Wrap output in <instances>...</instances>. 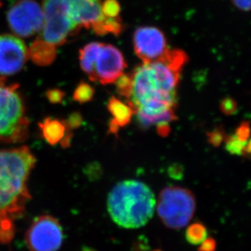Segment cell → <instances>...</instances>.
<instances>
[{
    "label": "cell",
    "instance_id": "6da1fadb",
    "mask_svg": "<svg viewBox=\"0 0 251 251\" xmlns=\"http://www.w3.org/2000/svg\"><path fill=\"white\" fill-rule=\"evenodd\" d=\"M36 161L28 147L0 150V222H14L24 216L31 199L28 178Z\"/></svg>",
    "mask_w": 251,
    "mask_h": 251
},
{
    "label": "cell",
    "instance_id": "7a4b0ae2",
    "mask_svg": "<svg viewBox=\"0 0 251 251\" xmlns=\"http://www.w3.org/2000/svg\"><path fill=\"white\" fill-rule=\"evenodd\" d=\"M156 205L151 189L137 180L119 182L108 195L107 210L112 221L125 228H139L149 222Z\"/></svg>",
    "mask_w": 251,
    "mask_h": 251
},
{
    "label": "cell",
    "instance_id": "3957f363",
    "mask_svg": "<svg viewBox=\"0 0 251 251\" xmlns=\"http://www.w3.org/2000/svg\"><path fill=\"white\" fill-rule=\"evenodd\" d=\"M17 84L0 77V142L20 143L28 138L29 121Z\"/></svg>",
    "mask_w": 251,
    "mask_h": 251
},
{
    "label": "cell",
    "instance_id": "277c9868",
    "mask_svg": "<svg viewBox=\"0 0 251 251\" xmlns=\"http://www.w3.org/2000/svg\"><path fill=\"white\" fill-rule=\"evenodd\" d=\"M196 210V199L190 190L168 186L161 190L157 211L162 222L172 229H180L190 223Z\"/></svg>",
    "mask_w": 251,
    "mask_h": 251
},
{
    "label": "cell",
    "instance_id": "5b68a950",
    "mask_svg": "<svg viewBox=\"0 0 251 251\" xmlns=\"http://www.w3.org/2000/svg\"><path fill=\"white\" fill-rule=\"evenodd\" d=\"M44 25L41 39L61 46L80 29L74 23L69 0H43Z\"/></svg>",
    "mask_w": 251,
    "mask_h": 251
},
{
    "label": "cell",
    "instance_id": "8992f818",
    "mask_svg": "<svg viewBox=\"0 0 251 251\" xmlns=\"http://www.w3.org/2000/svg\"><path fill=\"white\" fill-rule=\"evenodd\" d=\"M64 241L61 225L53 216L34 219L25 233V243L30 251H57Z\"/></svg>",
    "mask_w": 251,
    "mask_h": 251
},
{
    "label": "cell",
    "instance_id": "52a82bcc",
    "mask_svg": "<svg viewBox=\"0 0 251 251\" xmlns=\"http://www.w3.org/2000/svg\"><path fill=\"white\" fill-rule=\"evenodd\" d=\"M7 21L15 34L29 38L43 29L44 15L40 5L34 0H21L8 10Z\"/></svg>",
    "mask_w": 251,
    "mask_h": 251
},
{
    "label": "cell",
    "instance_id": "ba28073f",
    "mask_svg": "<svg viewBox=\"0 0 251 251\" xmlns=\"http://www.w3.org/2000/svg\"><path fill=\"white\" fill-rule=\"evenodd\" d=\"M127 64L122 53L110 44L101 43L93 64V74L90 81L108 85L123 74Z\"/></svg>",
    "mask_w": 251,
    "mask_h": 251
},
{
    "label": "cell",
    "instance_id": "9c48e42d",
    "mask_svg": "<svg viewBox=\"0 0 251 251\" xmlns=\"http://www.w3.org/2000/svg\"><path fill=\"white\" fill-rule=\"evenodd\" d=\"M133 48L142 64H150L163 59L168 52L166 38L155 27H139L133 34Z\"/></svg>",
    "mask_w": 251,
    "mask_h": 251
},
{
    "label": "cell",
    "instance_id": "30bf717a",
    "mask_svg": "<svg viewBox=\"0 0 251 251\" xmlns=\"http://www.w3.org/2000/svg\"><path fill=\"white\" fill-rule=\"evenodd\" d=\"M28 57V49L22 39L11 34L0 36V76L22 71Z\"/></svg>",
    "mask_w": 251,
    "mask_h": 251
},
{
    "label": "cell",
    "instance_id": "8fae6325",
    "mask_svg": "<svg viewBox=\"0 0 251 251\" xmlns=\"http://www.w3.org/2000/svg\"><path fill=\"white\" fill-rule=\"evenodd\" d=\"M39 128L43 138L51 146L61 143L65 136L72 132V129L67 125L66 121L50 117H48L42 121L39 124Z\"/></svg>",
    "mask_w": 251,
    "mask_h": 251
},
{
    "label": "cell",
    "instance_id": "7c38bea8",
    "mask_svg": "<svg viewBox=\"0 0 251 251\" xmlns=\"http://www.w3.org/2000/svg\"><path fill=\"white\" fill-rule=\"evenodd\" d=\"M28 53V56L34 64L40 66H47L55 61L56 47L38 38L32 43Z\"/></svg>",
    "mask_w": 251,
    "mask_h": 251
},
{
    "label": "cell",
    "instance_id": "4fadbf2b",
    "mask_svg": "<svg viewBox=\"0 0 251 251\" xmlns=\"http://www.w3.org/2000/svg\"><path fill=\"white\" fill-rule=\"evenodd\" d=\"M107 109L120 127H124L130 123L132 116L134 114L128 104L124 103L116 97H112L108 100Z\"/></svg>",
    "mask_w": 251,
    "mask_h": 251
},
{
    "label": "cell",
    "instance_id": "5bb4252c",
    "mask_svg": "<svg viewBox=\"0 0 251 251\" xmlns=\"http://www.w3.org/2000/svg\"><path fill=\"white\" fill-rule=\"evenodd\" d=\"M101 43H91L85 45L80 50V65L89 78H91L93 74V64L95 56L97 55Z\"/></svg>",
    "mask_w": 251,
    "mask_h": 251
},
{
    "label": "cell",
    "instance_id": "9a60e30c",
    "mask_svg": "<svg viewBox=\"0 0 251 251\" xmlns=\"http://www.w3.org/2000/svg\"><path fill=\"white\" fill-rule=\"evenodd\" d=\"M93 30L99 35H105L107 33H112L119 35L123 30V24L121 17L109 18L105 17L101 22H98L92 27Z\"/></svg>",
    "mask_w": 251,
    "mask_h": 251
},
{
    "label": "cell",
    "instance_id": "2e32d148",
    "mask_svg": "<svg viewBox=\"0 0 251 251\" xmlns=\"http://www.w3.org/2000/svg\"><path fill=\"white\" fill-rule=\"evenodd\" d=\"M207 237V229L201 222H196L190 225L185 232V238L191 245L201 244Z\"/></svg>",
    "mask_w": 251,
    "mask_h": 251
},
{
    "label": "cell",
    "instance_id": "e0dca14e",
    "mask_svg": "<svg viewBox=\"0 0 251 251\" xmlns=\"http://www.w3.org/2000/svg\"><path fill=\"white\" fill-rule=\"evenodd\" d=\"M95 93V89L90 84L81 82L74 90L73 98L79 103H85L93 100Z\"/></svg>",
    "mask_w": 251,
    "mask_h": 251
},
{
    "label": "cell",
    "instance_id": "ac0fdd59",
    "mask_svg": "<svg viewBox=\"0 0 251 251\" xmlns=\"http://www.w3.org/2000/svg\"><path fill=\"white\" fill-rule=\"evenodd\" d=\"M115 82L116 84V91L118 95L128 100L130 97L132 89L131 75L123 74L121 76H119V78Z\"/></svg>",
    "mask_w": 251,
    "mask_h": 251
},
{
    "label": "cell",
    "instance_id": "d6986e66",
    "mask_svg": "<svg viewBox=\"0 0 251 251\" xmlns=\"http://www.w3.org/2000/svg\"><path fill=\"white\" fill-rule=\"evenodd\" d=\"M225 150L232 155H242V150L247 142H242L235 134L227 135L225 139Z\"/></svg>",
    "mask_w": 251,
    "mask_h": 251
},
{
    "label": "cell",
    "instance_id": "ffe728a7",
    "mask_svg": "<svg viewBox=\"0 0 251 251\" xmlns=\"http://www.w3.org/2000/svg\"><path fill=\"white\" fill-rule=\"evenodd\" d=\"M101 10L104 17L116 18L121 12V5L117 0H104L101 4Z\"/></svg>",
    "mask_w": 251,
    "mask_h": 251
},
{
    "label": "cell",
    "instance_id": "44dd1931",
    "mask_svg": "<svg viewBox=\"0 0 251 251\" xmlns=\"http://www.w3.org/2000/svg\"><path fill=\"white\" fill-rule=\"evenodd\" d=\"M226 133L224 130L223 128H214L213 130L210 131L206 133V138L209 144L213 146L214 147H219L225 142L226 138Z\"/></svg>",
    "mask_w": 251,
    "mask_h": 251
},
{
    "label": "cell",
    "instance_id": "7402d4cb",
    "mask_svg": "<svg viewBox=\"0 0 251 251\" xmlns=\"http://www.w3.org/2000/svg\"><path fill=\"white\" fill-rule=\"evenodd\" d=\"M220 108H221V112H223L225 115L232 116L237 113L238 111V105L233 99L227 97L221 100Z\"/></svg>",
    "mask_w": 251,
    "mask_h": 251
},
{
    "label": "cell",
    "instance_id": "603a6c76",
    "mask_svg": "<svg viewBox=\"0 0 251 251\" xmlns=\"http://www.w3.org/2000/svg\"><path fill=\"white\" fill-rule=\"evenodd\" d=\"M85 173L90 180H100L103 174L102 167L98 162H93L85 168Z\"/></svg>",
    "mask_w": 251,
    "mask_h": 251
},
{
    "label": "cell",
    "instance_id": "cb8c5ba5",
    "mask_svg": "<svg viewBox=\"0 0 251 251\" xmlns=\"http://www.w3.org/2000/svg\"><path fill=\"white\" fill-rule=\"evenodd\" d=\"M167 173H168L169 177L172 178L173 180H182L184 177L185 168L181 164L174 163L168 167Z\"/></svg>",
    "mask_w": 251,
    "mask_h": 251
},
{
    "label": "cell",
    "instance_id": "d4e9b609",
    "mask_svg": "<svg viewBox=\"0 0 251 251\" xmlns=\"http://www.w3.org/2000/svg\"><path fill=\"white\" fill-rule=\"evenodd\" d=\"M149 241L144 235H141L136 238L131 247L130 251H150Z\"/></svg>",
    "mask_w": 251,
    "mask_h": 251
},
{
    "label": "cell",
    "instance_id": "484cf974",
    "mask_svg": "<svg viewBox=\"0 0 251 251\" xmlns=\"http://www.w3.org/2000/svg\"><path fill=\"white\" fill-rule=\"evenodd\" d=\"M235 135L242 142H247L250 138V123L248 121H243L236 129Z\"/></svg>",
    "mask_w": 251,
    "mask_h": 251
},
{
    "label": "cell",
    "instance_id": "4316f807",
    "mask_svg": "<svg viewBox=\"0 0 251 251\" xmlns=\"http://www.w3.org/2000/svg\"><path fill=\"white\" fill-rule=\"evenodd\" d=\"M66 123L71 129L77 128L81 127V125L83 123V117L81 116V114L79 112H74L69 116V118L67 120Z\"/></svg>",
    "mask_w": 251,
    "mask_h": 251
},
{
    "label": "cell",
    "instance_id": "83f0119b",
    "mask_svg": "<svg viewBox=\"0 0 251 251\" xmlns=\"http://www.w3.org/2000/svg\"><path fill=\"white\" fill-rule=\"evenodd\" d=\"M64 95H65V94L62 90H58V89L48 90L47 92V98L52 103L61 102L64 100Z\"/></svg>",
    "mask_w": 251,
    "mask_h": 251
},
{
    "label": "cell",
    "instance_id": "f1b7e54d",
    "mask_svg": "<svg viewBox=\"0 0 251 251\" xmlns=\"http://www.w3.org/2000/svg\"><path fill=\"white\" fill-rule=\"evenodd\" d=\"M216 249V240L212 237H208L201 242L199 251H215Z\"/></svg>",
    "mask_w": 251,
    "mask_h": 251
},
{
    "label": "cell",
    "instance_id": "f546056e",
    "mask_svg": "<svg viewBox=\"0 0 251 251\" xmlns=\"http://www.w3.org/2000/svg\"><path fill=\"white\" fill-rule=\"evenodd\" d=\"M235 7L243 12H249L251 9V0H232Z\"/></svg>",
    "mask_w": 251,
    "mask_h": 251
},
{
    "label": "cell",
    "instance_id": "4dcf8cb0",
    "mask_svg": "<svg viewBox=\"0 0 251 251\" xmlns=\"http://www.w3.org/2000/svg\"><path fill=\"white\" fill-rule=\"evenodd\" d=\"M171 132L170 126L168 124H159L157 125V133L160 137L166 138Z\"/></svg>",
    "mask_w": 251,
    "mask_h": 251
},
{
    "label": "cell",
    "instance_id": "1f68e13d",
    "mask_svg": "<svg viewBox=\"0 0 251 251\" xmlns=\"http://www.w3.org/2000/svg\"><path fill=\"white\" fill-rule=\"evenodd\" d=\"M119 128H120V126H119L118 124L116 123L115 120H111L109 122V126H108V133H112L114 135L117 136L118 134Z\"/></svg>",
    "mask_w": 251,
    "mask_h": 251
},
{
    "label": "cell",
    "instance_id": "d6a6232c",
    "mask_svg": "<svg viewBox=\"0 0 251 251\" xmlns=\"http://www.w3.org/2000/svg\"><path fill=\"white\" fill-rule=\"evenodd\" d=\"M242 156L245 158H250L251 156V140L250 139L247 141V144L242 150Z\"/></svg>",
    "mask_w": 251,
    "mask_h": 251
},
{
    "label": "cell",
    "instance_id": "836d02e7",
    "mask_svg": "<svg viewBox=\"0 0 251 251\" xmlns=\"http://www.w3.org/2000/svg\"><path fill=\"white\" fill-rule=\"evenodd\" d=\"M81 251H96L95 250L90 248V247H83L81 248Z\"/></svg>",
    "mask_w": 251,
    "mask_h": 251
},
{
    "label": "cell",
    "instance_id": "e575fe53",
    "mask_svg": "<svg viewBox=\"0 0 251 251\" xmlns=\"http://www.w3.org/2000/svg\"><path fill=\"white\" fill-rule=\"evenodd\" d=\"M160 251V250H155V251Z\"/></svg>",
    "mask_w": 251,
    "mask_h": 251
},
{
    "label": "cell",
    "instance_id": "d590c367",
    "mask_svg": "<svg viewBox=\"0 0 251 251\" xmlns=\"http://www.w3.org/2000/svg\"><path fill=\"white\" fill-rule=\"evenodd\" d=\"M1 5H2V3H1V0H0V7H1Z\"/></svg>",
    "mask_w": 251,
    "mask_h": 251
}]
</instances>
